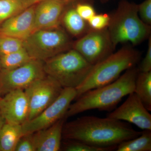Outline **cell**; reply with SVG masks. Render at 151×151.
<instances>
[{
    "label": "cell",
    "instance_id": "cell-31",
    "mask_svg": "<svg viewBox=\"0 0 151 151\" xmlns=\"http://www.w3.org/2000/svg\"><path fill=\"white\" fill-rule=\"evenodd\" d=\"M100 1L102 3H105L109 1L110 0H100Z\"/></svg>",
    "mask_w": 151,
    "mask_h": 151
},
{
    "label": "cell",
    "instance_id": "cell-9",
    "mask_svg": "<svg viewBox=\"0 0 151 151\" xmlns=\"http://www.w3.org/2000/svg\"><path fill=\"white\" fill-rule=\"evenodd\" d=\"M72 47L92 65L112 54L114 50L107 28L89 29L73 44Z\"/></svg>",
    "mask_w": 151,
    "mask_h": 151
},
{
    "label": "cell",
    "instance_id": "cell-6",
    "mask_svg": "<svg viewBox=\"0 0 151 151\" xmlns=\"http://www.w3.org/2000/svg\"><path fill=\"white\" fill-rule=\"evenodd\" d=\"M24 42V48L32 58L45 61L70 49L66 33L58 27L33 32Z\"/></svg>",
    "mask_w": 151,
    "mask_h": 151
},
{
    "label": "cell",
    "instance_id": "cell-19",
    "mask_svg": "<svg viewBox=\"0 0 151 151\" xmlns=\"http://www.w3.org/2000/svg\"><path fill=\"white\" fill-rule=\"evenodd\" d=\"M117 151H151V130H145L137 137L122 142Z\"/></svg>",
    "mask_w": 151,
    "mask_h": 151
},
{
    "label": "cell",
    "instance_id": "cell-24",
    "mask_svg": "<svg viewBox=\"0 0 151 151\" xmlns=\"http://www.w3.org/2000/svg\"><path fill=\"white\" fill-rule=\"evenodd\" d=\"M110 21L108 14H96L87 21L90 28L94 30H103L107 28Z\"/></svg>",
    "mask_w": 151,
    "mask_h": 151
},
{
    "label": "cell",
    "instance_id": "cell-30",
    "mask_svg": "<svg viewBox=\"0 0 151 151\" xmlns=\"http://www.w3.org/2000/svg\"><path fill=\"white\" fill-rule=\"evenodd\" d=\"M6 123V121L4 119V117L2 116L1 113H0V132L1 129L2 127H3V125Z\"/></svg>",
    "mask_w": 151,
    "mask_h": 151
},
{
    "label": "cell",
    "instance_id": "cell-1",
    "mask_svg": "<svg viewBox=\"0 0 151 151\" xmlns=\"http://www.w3.org/2000/svg\"><path fill=\"white\" fill-rule=\"evenodd\" d=\"M141 133L120 120L107 117L84 116L72 122H65L62 138L97 147L116 150L120 143L137 137Z\"/></svg>",
    "mask_w": 151,
    "mask_h": 151
},
{
    "label": "cell",
    "instance_id": "cell-4",
    "mask_svg": "<svg viewBox=\"0 0 151 151\" xmlns=\"http://www.w3.org/2000/svg\"><path fill=\"white\" fill-rule=\"evenodd\" d=\"M140 58L139 52L125 47L93 65L86 79L75 89V100L88 90L116 81L124 71L135 67Z\"/></svg>",
    "mask_w": 151,
    "mask_h": 151
},
{
    "label": "cell",
    "instance_id": "cell-29",
    "mask_svg": "<svg viewBox=\"0 0 151 151\" xmlns=\"http://www.w3.org/2000/svg\"><path fill=\"white\" fill-rule=\"evenodd\" d=\"M44 1H45V0H22V1L25 9H26L30 6L35 5L38 3ZM58 1H62L65 2L70 3L73 2L76 0H58Z\"/></svg>",
    "mask_w": 151,
    "mask_h": 151
},
{
    "label": "cell",
    "instance_id": "cell-10",
    "mask_svg": "<svg viewBox=\"0 0 151 151\" xmlns=\"http://www.w3.org/2000/svg\"><path fill=\"white\" fill-rule=\"evenodd\" d=\"M63 89L54 78L46 75L24 89L29 106L28 120L33 119L53 103Z\"/></svg>",
    "mask_w": 151,
    "mask_h": 151
},
{
    "label": "cell",
    "instance_id": "cell-2",
    "mask_svg": "<svg viewBox=\"0 0 151 151\" xmlns=\"http://www.w3.org/2000/svg\"><path fill=\"white\" fill-rule=\"evenodd\" d=\"M139 72L138 68L132 67L112 83L86 91L70 104L65 118L94 109L113 110L124 97L134 92Z\"/></svg>",
    "mask_w": 151,
    "mask_h": 151
},
{
    "label": "cell",
    "instance_id": "cell-22",
    "mask_svg": "<svg viewBox=\"0 0 151 151\" xmlns=\"http://www.w3.org/2000/svg\"><path fill=\"white\" fill-rule=\"evenodd\" d=\"M61 143L60 150L65 151H110L111 148L97 147L78 141L64 140Z\"/></svg>",
    "mask_w": 151,
    "mask_h": 151
},
{
    "label": "cell",
    "instance_id": "cell-21",
    "mask_svg": "<svg viewBox=\"0 0 151 151\" xmlns=\"http://www.w3.org/2000/svg\"><path fill=\"white\" fill-rule=\"evenodd\" d=\"M25 9L22 0H0V24Z\"/></svg>",
    "mask_w": 151,
    "mask_h": 151
},
{
    "label": "cell",
    "instance_id": "cell-27",
    "mask_svg": "<svg viewBox=\"0 0 151 151\" xmlns=\"http://www.w3.org/2000/svg\"><path fill=\"white\" fill-rule=\"evenodd\" d=\"M138 14L140 18L146 24H151V0H145L138 4Z\"/></svg>",
    "mask_w": 151,
    "mask_h": 151
},
{
    "label": "cell",
    "instance_id": "cell-26",
    "mask_svg": "<svg viewBox=\"0 0 151 151\" xmlns=\"http://www.w3.org/2000/svg\"><path fill=\"white\" fill-rule=\"evenodd\" d=\"M15 151H36L33 133L22 135L18 142Z\"/></svg>",
    "mask_w": 151,
    "mask_h": 151
},
{
    "label": "cell",
    "instance_id": "cell-15",
    "mask_svg": "<svg viewBox=\"0 0 151 151\" xmlns=\"http://www.w3.org/2000/svg\"><path fill=\"white\" fill-rule=\"evenodd\" d=\"M66 118H62L49 127L33 133L36 151L60 150L63 129Z\"/></svg>",
    "mask_w": 151,
    "mask_h": 151
},
{
    "label": "cell",
    "instance_id": "cell-7",
    "mask_svg": "<svg viewBox=\"0 0 151 151\" xmlns=\"http://www.w3.org/2000/svg\"><path fill=\"white\" fill-rule=\"evenodd\" d=\"M44 62L32 59L14 69L0 71V94L17 90H24L34 82L46 75L44 68Z\"/></svg>",
    "mask_w": 151,
    "mask_h": 151
},
{
    "label": "cell",
    "instance_id": "cell-25",
    "mask_svg": "<svg viewBox=\"0 0 151 151\" xmlns=\"http://www.w3.org/2000/svg\"><path fill=\"white\" fill-rule=\"evenodd\" d=\"M88 1L82 0L81 1L76 3L75 6V9L77 13L86 22L96 14L94 7L88 2Z\"/></svg>",
    "mask_w": 151,
    "mask_h": 151
},
{
    "label": "cell",
    "instance_id": "cell-16",
    "mask_svg": "<svg viewBox=\"0 0 151 151\" xmlns=\"http://www.w3.org/2000/svg\"><path fill=\"white\" fill-rule=\"evenodd\" d=\"M61 21L68 31L74 36L81 37L90 29L88 27L89 25L87 22L77 13L75 6L65 9Z\"/></svg>",
    "mask_w": 151,
    "mask_h": 151
},
{
    "label": "cell",
    "instance_id": "cell-32",
    "mask_svg": "<svg viewBox=\"0 0 151 151\" xmlns=\"http://www.w3.org/2000/svg\"><path fill=\"white\" fill-rule=\"evenodd\" d=\"M1 94H0V99H1Z\"/></svg>",
    "mask_w": 151,
    "mask_h": 151
},
{
    "label": "cell",
    "instance_id": "cell-20",
    "mask_svg": "<svg viewBox=\"0 0 151 151\" xmlns=\"http://www.w3.org/2000/svg\"><path fill=\"white\" fill-rule=\"evenodd\" d=\"M32 58L24 48L5 55L0 56L1 70H11L26 63Z\"/></svg>",
    "mask_w": 151,
    "mask_h": 151
},
{
    "label": "cell",
    "instance_id": "cell-5",
    "mask_svg": "<svg viewBox=\"0 0 151 151\" xmlns=\"http://www.w3.org/2000/svg\"><path fill=\"white\" fill-rule=\"evenodd\" d=\"M93 65L72 49L50 58L44 63L46 75L64 88L76 89L84 81Z\"/></svg>",
    "mask_w": 151,
    "mask_h": 151
},
{
    "label": "cell",
    "instance_id": "cell-14",
    "mask_svg": "<svg viewBox=\"0 0 151 151\" xmlns=\"http://www.w3.org/2000/svg\"><path fill=\"white\" fill-rule=\"evenodd\" d=\"M35 5L7 19L0 24V36L24 40L34 32Z\"/></svg>",
    "mask_w": 151,
    "mask_h": 151
},
{
    "label": "cell",
    "instance_id": "cell-13",
    "mask_svg": "<svg viewBox=\"0 0 151 151\" xmlns=\"http://www.w3.org/2000/svg\"><path fill=\"white\" fill-rule=\"evenodd\" d=\"M71 3L58 0H45L36 4L34 32L60 27L63 12Z\"/></svg>",
    "mask_w": 151,
    "mask_h": 151
},
{
    "label": "cell",
    "instance_id": "cell-8",
    "mask_svg": "<svg viewBox=\"0 0 151 151\" xmlns=\"http://www.w3.org/2000/svg\"><path fill=\"white\" fill-rule=\"evenodd\" d=\"M76 96V90L74 88H63L53 103L33 119L22 124L23 134H31L45 129L65 117L71 102L75 100Z\"/></svg>",
    "mask_w": 151,
    "mask_h": 151
},
{
    "label": "cell",
    "instance_id": "cell-17",
    "mask_svg": "<svg viewBox=\"0 0 151 151\" xmlns=\"http://www.w3.org/2000/svg\"><path fill=\"white\" fill-rule=\"evenodd\" d=\"M22 135V125L6 122L0 132V151H15Z\"/></svg>",
    "mask_w": 151,
    "mask_h": 151
},
{
    "label": "cell",
    "instance_id": "cell-28",
    "mask_svg": "<svg viewBox=\"0 0 151 151\" xmlns=\"http://www.w3.org/2000/svg\"><path fill=\"white\" fill-rule=\"evenodd\" d=\"M148 44L147 52L141 62L138 70L139 72H148L151 71V37L148 38Z\"/></svg>",
    "mask_w": 151,
    "mask_h": 151
},
{
    "label": "cell",
    "instance_id": "cell-33",
    "mask_svg": "<svg viewBox=\"0 0 151 151\" xmlns=\"http://www.w3.org/2000/svg\"><path fill=\"white\" fill-rule=\"evenodd\" d=\"M1 67H0V71H1Z\"/></svg>",
    "mask_w": 151,
    "mask_h": 151
},
{
    "label": "cell",
    "instance_id": "cell-23",
    "mask_svg": "<svg viewBox=\"0 0 151 151\" xmlns=\"http://www.w3.org/2000/svg\"><path fill=\"white\" fill-rule=\"evenodd\" d=\"M24 48L23 40L9 37L0 36V56Z\"/></svg>",
    "mask_w": 151,
    "mask_h": 151
},
{
    "label": "cell",
    "instance_id": "cell-18",
    "mask_svg": "<svg viewBox=\"0 0 151 151\" xmlns=\"http://www.w3.org/2000/svg\"><path fill=\"white\" fill-rule=\"evenodd\" d=\"M134 92L147 110L151 111V71H139L135 81Z\"/></svg>",
    "mask_w": 151,
    "mask_h": 151
},
{
    "label": "cell",
    "instance_id": "cell-11",
    "mask_svg": "<svg viewBox=\"0 0 151 151\" xmlns=\"http://www.w3.org/2000/svg\"><path fill=\"white\" fill-rule=\"evenodd\" d=\"M108 118L134 124L143 130H151V115L134 92L119 108L108 113Z\"/></svg>",
    "mask_w": 151,
    "mask_h": 151
},
{
    "label": "cell",
    "instance_id": "cell-12",
    "mask_svg": "<svg viewBox=\"0 0 151 151\" xmlns=\"http://www.w3.org/2000/svg\"><path fill=\"white\" fill-rule=\"evenodd\" d=\"M0 99V113L6 122L22 125L28 119L29 106L24 90L17 89Z\"/></svg>",
    "mask_w": 151,
    "mask_h": 151
},
{
    "label": "cell",
    "instance_id": "cell-3",
    "mask_svg": "<svg viewBox=\"0 0 151 151\" xmlns=\"http://www.w3.org/2000/svg\"><path fill=\"white\" fill-rule=\"evenodd\" d=\"M107 29L115 49L119 43L127 42L133 45H139L150 37L151 28L140 18L138 4L122 0L110 16Z\"/></svg>",
    "mask_w": 151,
    "mask_h": 151
}]
</instances>
